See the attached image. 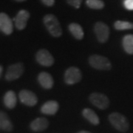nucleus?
<instances>
[{"label": "nucleus", "instance_id": "nucleus-12", "mask_svg": "<svg viewBox=\"0 0 133 133\" xmlns=\"http://www.w3.org/2000/svg\"><path fill=\"white\" fill-rule=\"evenodd\" d=\"M38 81L40 85L46 90L51 89L54 84L52 76L46 72H42L38 74Z\"/></svg>", "mask_w": 133, "mask_h": 133}, {"label": "nucleus", "instance_id": "nucleus-13", "mask_svg": "<svg viewBox=\"0 0 133 133\" xmlns=\"http://www.w3.org/2000/svg\"><path fill=\"white\" fill-rule=\"evenodd\" d=\"M49 126V121L45 118H38L33 120L30 124V127L33 132H42Z\"/></svg>", "mask_w": 133, "mask_h": 133}, {"label": "nucleus", "instance_id": "nucleus-19", "mask_svg": "<svg viewBox=\"0 0 133 133\" xmlns=\"http://www.w3.org/2000/svg\"><path fill=\"white\" fill-rule=\"evenodd\" d=\"M122 45L124 51L129 55H133V35L128 34L124 36L122 39Z\"/></svg>", "mask_w": 133, "mask_h": 133}, {"label": "nucleus", "instance_id": "nucleus-14", "mask_svg": "<svg viewBox=\"0 0 133 133\" xmlns=\"http://www.w3.org/2000/svg\"><path fill=\"white\" fill-rule=\"evenodd\" d=\"M59 105L56 101H48L45 102L41 107V112L43 114L48 115H55L58 110Z\"/></svg>", "mask_w": 133, "mask_h": 133}, {"label": "nucleus", "instance_id": "nucleus-17", "mask_svg": "<svg viewBox=\"0 0 133 133\" xmlns=\"http://www.w3.org/2000/svg\"><path fill=\"white\" fill-rule=\"evenodd\" d=\"M82 115L92 124H93V125H98L99 124V118L92 109L86 108L82 111Z\"/></svg>", "mask_w": 133, "mask_h": 133}, {"label": "nucleus", "instance_id": "nucleus-21", "mask_svg": "<svg viewBox=\"0 0 133 133\" xmlns=\"http://www.w3.org/2000/svg\"><path fill=\"white\" fill-rule=\"evenodd\" d=\"M86 5L94 10H101L104 8V2L102 0H86Z\"/></svg>", "mask_w": 133, "mask_h": 133}, {"label": "nucleus", "instance_id": "nucleus-23", "mask_svg": "<svg viewBox=\"0 0 133 133\" xmlns=\"http://www.w3.org/2000/svg\"><path fill=\"white\" fill-rule=\"evenodd\" d=\"M124 8L128 10H133V0H124Z\"/></svg>", "mask_w": 133, "mask_h": 133}, {"label": "nucleus", "instance_id": "nucleus-18", "mask_svg": "<svg viewBox=\"0 0 133 133\" xmlns=\"http://www.w3.org/2000/svg\"><path fill=\"white\" fill-rule=\"evenodd\" d=\"M68 28H69L70 32L71 33V34L74 36L75 38L78 39V40H81L84 38V30L79 24L71 23V24H70Z\"/></svg>", "mask_w": 133, "mask_h": 133}, {"label": "nucleus", "instance_id": "nucleus-3", "mask_svg": "<svg viewBox=\"0 0 133 133\" xmlns=\"http://www.w3.org/2000/svg\"><path fill=\"white\" fill-rule=\"evenodd\" d=\"M89 63L90 66L99 70H109L112 68L111 62L107 58L100 56L92 55L89 58Z\"/></svg>", "mask_w": 133, "mask_h": 133}, {"label": "nucleus", "instance_id": "nucleus-26", "mask_svg": "<svg viewBox=\"0 0 133 133\" xmlns=\"http://www.w3.org/2000/svg\"><path fill=\"white\" fill-rule=\"evenodd\" d=\"M77 133H92L90 132H88V131H85V130H82V131H79Z\"/></svg>", "mask_w": 133, "mask_h": 133}, {"label": "nucleus", "instance_id": "nucleus-16", "mask_svg": "<svg viewBox=\"0 0 133 133\" xmlns=\"http://www.w3.org/2000/svg\"><path fill=\"white\" fill-rule=\"evenodd\" d=\"M4 104L8 109H14L17 102V98L14 91H8L4 96Z\"/></svg>", "mask_w": 133, "mask_h": 133}, {"label": "nucleus", "instance_id": "nucleus-8", "mask_svg": "<svg viewBox=\"0 0 133 133\" xmlns=\"http://www.w3.org/2000/svg\"><path fill=\"white\" fill-rule=\"evenodd\" d=\"M36 59L39 64L44 66H50L54 64V58L45 49L39 50L36 52Z\"/></svg>", "mask_w": 133, "mask_h": 133}, {"label": "nucleus", "instance_id": "nucleus-22", "mask_svg": "<svg viewBox=\"0 0 133 133\" xmlns=\"http://www.w3.org/2000/svg\"><path fill=\"white\" fill-rule=\"evenodd\" d=\"M66 2L70 5L72 6L76 9H78L81 5V2L83 0H66Z\"/></svg>", "mask_w": 133, "mask_h": 133}, {"label": "nucleus", "instance_id": "nucleus-6", "mask_svg": "<svg viewBox=\"0 0 133 133\" xmlns=\"http://www.w3.org/2000/svg\"><path fill=\"white\" fill-rule=\"evenodd\" d=\"M94 32L97 36L98 41L101 43H105L109 38V28L102 22H98L94 26Z\"/></svg>", "mask_w": 133, "mask_h": 133}, {"label": "nucleus", "instance_id": "nucleus-27", "mask_svg": "<svg viewBox=\"0 0 133 133\" xmlns=\"http://www.w3.org/2000/svg\"><path fill=\"white\" fill-rule=\"evenodd\" d=\"M15 1H16V2H24V1H26V0H15Z\"/></svg>", "mask_w": 133, "mask_h": 133}, {"label": "nucleus", "instance_id": "nucleus-2", "mask_svg": "<svg viewBox=\"0 0 133 133\" xmlns=\"http://www.w3.org/2000/svg\"><path fill=\"white\" fill-rule=\"evenodd\" d=\"M109 121L114 128L121 132H127L129 128V124L127 118L118 112H112L109 115Z\"/></svg>", "mask_w": 133, "mask_h": 133}, {"label": "nucleus", "instance_id": "nucleus-5", "mask_svg": "<svg viewBox=\"0 0 133 133\" xmlns=\"http://www.w3.org/2000/svg\"><path fill=\"white\" fill-rule=\"evenodd\" d=\"M82 75L81 70L76 66L69 67L64 73V82L66 84L72 85L79 82L81 80Z\"/></svg>", "mask_w": 133, "mask_h": 133}, {"label": "nucleus", "instance_id": "nucleus-25", "mask_svg": "<svg viewBox=\"0 0 133 133\" xmlns=\"http://www.w3.org/2000/svg\"><path fill=\"white\" fill-rule=\"evenodd\" d=\"M2 71H3V67L2 65H0V78L2 76Z\"/></svg>", "mask_w": 133, "mask_h": 133}, {"label": "nucleus", "instance_id": "nucleus-9", "mask_svg": "<svg viewBox=\"0 0 133 133\" xmlns=\"http://www.w3.org/2000/svg\"><path fill=\"white\" fill-rule=\"evenodd\" d=\"M19 97L21 102L28 107H33L38 102L36 95L33 92L28 90H22L19 92Z\"/></svg>", "mask_w": 133, "mask_h": 133}, {"label": "nucleus", "instance_id": "nucleus-4", "mask_svg": "<svg viewBox=\"0 0 133 133\" xmlns=\"http://www.w3.org/2000/svg\"><path fill=\"white\" fill-rule=\"evenodd\" d=\"M24 70V64L22 63L14 64L8 66L5 74V79L9 81L16 80L23 74Z\"/></svg>", "mask_w": 133, "mask_h": 133}, {"label": "nucleus", "instance_id": "nucleus-1", "mask_svg": "<svg viewBox=\"0 0 133 133\" xmlns=\"http://www.w3.org/2000/svg\"><path fill=\"white\" fill-rule=\"evenodd\" d=\"M44 24L49 33L54 37H60L62 35V29L58 20L56 16L48 14L44 16L43 19Z\"/></svg>", "mask_w": 133, "mask_h": 133}, {"label": "nucleus", "instance_id": "nucleus-11", "mask_svg": "<svg viewBox=\"0 0 133 133\" xmlns=\"http://www.w3.org/2000/svg\"><path fill=\"white\" fill-rule=\"evenodd\" d=\"M30 13L28 10H20L14 19L16 28L19 30H24L27 26V23L30 18Z\"/></svg>", "mask_w": 133, "mask_h": 133}, {"label": "nucleus", "instance_id": "nucleus-10", "mask_svg": "<svg viewBox=\"0 0 133 133\" xmlns=\"http://www.w3.org/2000/svg\"><path fill=\"white\" fill-rule=\"evenodd\" d=\"M0 30L6 35H10L14 31L13 22L5 13H0Z\"/></svg>", "mask_w": 133, "mask_h": 133}, {"label": "nucleus", "instance_id": "nucleus-20", "mask_svg": "<svg viewBox=\"0 0 133 133\" xmlns=\"http://www.w3.org/2000/svg\"><path fill=\"white\" fill-rule=\"evenodd\" d=\"M114 28L117 30H132L133 23L126 21H116L114 24Z\"/></svg>", "mask_w": 133, "mask_h": 133}, {"label": "nucleus", "instance_id": "nucleus-24", "mask_svg": "<svg viewBox=\"0 0 133 133\" xmlns=\"http://www.w3.org/2000/svg\"><path fill=\"white\" fill-rule=\"evenodd\" d=\"M41 1L44 5L48 7H52L55 4V0H41Z\"/></svg>", "mask_w": 133, "mask_h": 133}, {"label": "nucleus", "instance_id": "nucleus-7", "mask_svg": "<svg viewBox=\"0 0 133 133\" xmlns=\"http://www.w3.org/2000/svg\"><path fill=\"white\" fill-rule=\"evenodd\" d=\"M90 101L94 106L101 109H107L109 105V98L102 93H92L90 95Z\"/></svg>", "mask_w": 133, "mask_h": 133}, {"label": "nucleus", "instance_id": "nucleus-15", "mask_svg": "<svg viewBox=\"0 0 133 133\" xmlns=\"http://www.w3.org/2000/svg\"><path fill=\"white\" fill-rule=\"evenodd\" d=\"M0 129L8 132H11L14 129L13 124L10 121L9 117L2 111H0Z\"/></svg>", "mask_w": 133, "mask_h": 133}]
</instances>
